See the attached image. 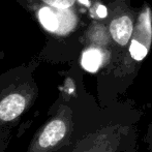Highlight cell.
Listing matches in <instances>:
<instances>
[{"instance_id": "9", "label": "cell", "mask_w": 152, "mask_h": 152, "mask_svg": "<svg viewBox=\"0 0 152 152\" xmlns=\"http://www.w3.org/2000/svg\"><path fill=\"white\" fill-rule=\"evenodd\" d=\"M144 142L147 145V148L149 149V151L152 152V120L149 122L148 126H147L146 134L144 137Z\"/></svg>"}, {"instance_id": "7", "label": "cell", "mask_w": 152, "mask_h": 152, "mask_svg": "<svg viewBox=\"0 0 152 152\" xmlns=\"http://www.w3.org/2000/svg\"><path fill=\"white\" fill-rule=\"evenodd\" d=\"M39 20L42 24L49 30H55L57 28V19L54 12L48 8H42L39 10Z\"/></svg>"}, {"instance_id": "4", "label": "cell", "mask_w": 152, "mask_h": 152, "mask_svg": "<svg viewBox=\"0 0 152 152\" xmlns=\"http://www.w3.org/2000/svg\"><path fill=\"white\" fill-rule=\"evenodd\" d=\"M134 30V23L132 15L128 12L121 14L112 19L109 26L110 35L117 45L127 46L130 42Z\"/></svg>"}, {"instance_id": "8", "label": "cell", "mask_w": 152, "mask_h": 152, "mask_svg": "<svg viewBox=\"0 0 152 152\" xmlns=\"http://www.w3.org/2000/svg\"><path fill=\"white\" fill-rule=\"evenodd\" d=\"M42 1L52 7H56L59 10H66V8L72 7L76 2V0H42Z\"/></svg>"}, {"instance_id": "3", "label": "cell", "mask_w": 152, "mask_h": 152, "mask_svg": "<svg viewBox=\"0 0 152 152\" xmlns=\"http://www.w3.org/2000/svg\"><path fill=\"white\" fill-rule=\"evenodd\" d=\"M152 42V24L150 10H142L134 26L129 47V54L134 61H141L146 57Z\"/></svg>"}, {"instance_id": "6", "label": "cell", "mask_w": 152, "mask_h": 152, "mask_svg": "<svg viewBox=\"0 0 152 152\" xmlns=\"http://www.w3.org/2000/svg\"><path fill=\"white\" fill-rule=\"evenodd\" d=\"M109 60L110 56L106 50H102L98 47H91L84 51L81 59V64L87 72H96L104 64L108 63Z\"/></svg>"}, {"instance_id": "1", "label": "cell", "mask_w": 152, "mask_h": 152, "mask_svg": "<svg viewBox=\"0 0 152 152\" xmlns=\"http://www.w3.org/2000/svg\"><path fill=\"white\" fill-rule=\"evenodd\" d=\"M70 111L67 108H63L55 118L46 124L36 139V150H49L67 138L70 132Z\"/></svg>"}, {"instance_id": "2", "label": "cell", "mask_w": 152, "mask_h": 152, "mask_svg": "<svg viewBox=\"0 0 152 152\" xmlns=\"http://www.w3.org/2000/svg\"><path fill=\"white\" fill-rule=\"evenodd\" d=\"M126 129L120 124H111L87 138L80 152H118Z\"/></svg>"}, {"instance_id": "5", "label": "cell", "mask_w": 152, "mask_h": 152, "mask_svg": "<svg viewBox=\"0 0 152 152\" xmlns=\"http://www.w3.org/2000/svg\"><path fill=\"white\" fill-rule=\"evenodd\" d=\"M26 99L20 93H12L0 102V120L12 121L24 111Z\"/></svg>"}]
</instances>
